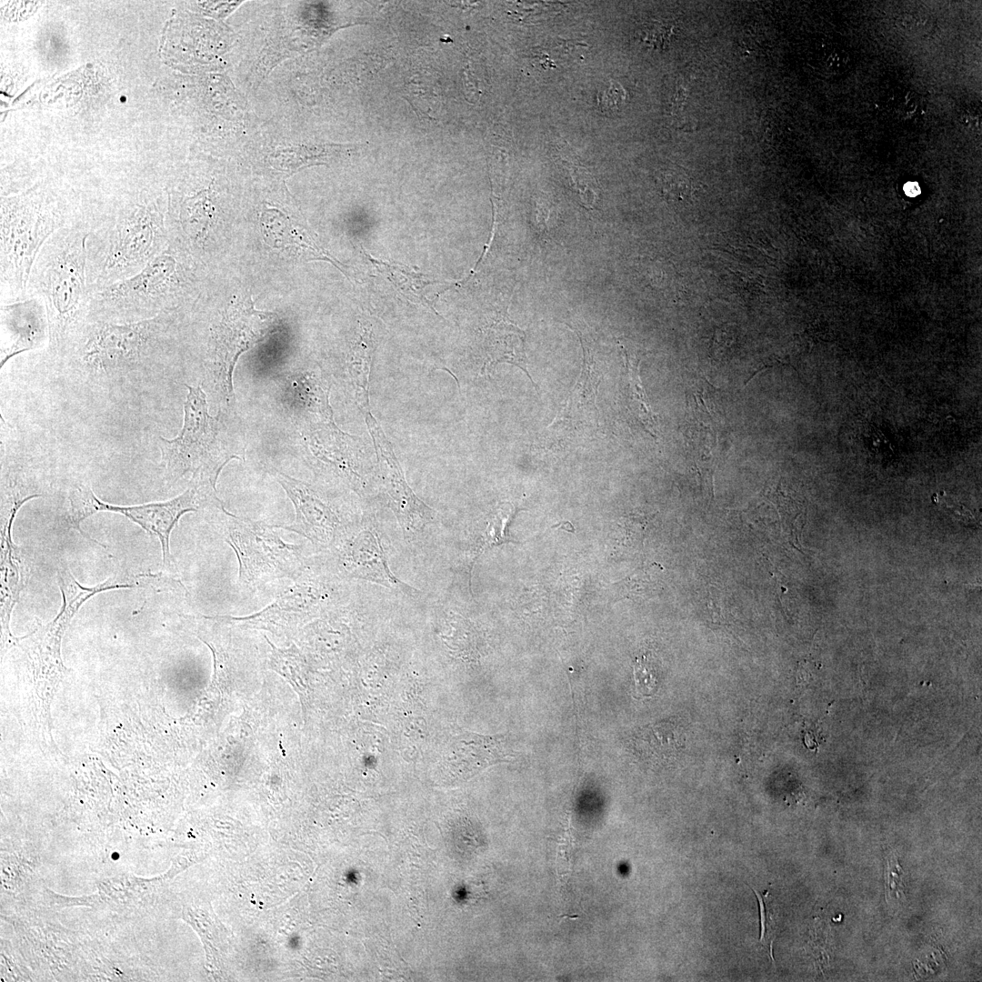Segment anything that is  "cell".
Instances as JSON below:
<instances>
[{
    "label": "cell",
    "mask_w": 982,
    "mask_h": 982,
    "mask_svg": "<svg viewBox=\"0 0 982 982\" xmlns=\"http://www.w3.org/2000/svg\"><path fill=\"white\" fill-rule=\"evenodd\" d=\"M266 639L270 646L266 666L286 678L298 695L302 706H306L308 666L304 655L295 644L286 648H279L267 637Z\"/></svg>",
    "instance_id": "cell-19"
},
{
    "label": "cell",
    "mask_w": 982,
    "mask_h": 982,
    "mask_svg": "<svg viewBox=\"0 0 982 982\" xmlns=\"http://www.w3.org/2000/svg\"><path fill=\"white\" fill-rule=\"evenodd\" d=\"M220 528L238 562V585L259 589L278 579H296L310 565L300 546L282 539L276 526L239 516L220 505Z\"/></svg>",
    "instance_id": "cell-6"
},
{
    "label": "cell",
    "mask_w": 982,
    "mask_h": 982,
    "mask_svg": "<svg viewBox=\"0 0 982 982\" xmlns=\"http://www.w3.org/2000/svg\"><path fill=\"white\" fill-rule=\"evenodd\" d=\"M265 239L275 248L297 251V255L310 259H322L333 263L343 270L323 248L316 245L306 231L293 224L277 210H266L262 216Z\"/></svg>",
    "instance_id": "cell-17"
},
{
    "label": "cell",
    "mask_w": 982,
    "mask_h": 982,
    "mask_svg": "<svg viewBox=\"0 0 982 982\" xmlns=\"http://www.w3.org/2000/svg\"><path fill=\"white\" fill-rule=\"evenodd\" d=\"M49 342L45 306L37 296L1 305V367L15 356Z\"/></svg>",
    "instance_id": "cell-14"
},
{
    "label": "cell",
    "mask_w": 982,
    "mask_h": 982,
    "mask_svg": "<svg viewBox=\"0 0 982 982\" xmlns=\"http://www.w3.org/2000/svg\"><path fill=\"white\" fill-rule=\"evenodd\" d=\"M525 340V332L510 321L502 318L493 322L486 327L484 338L488 365L501 362L513 364L525 371L533 382L526 368Z\"/></svg>",
    "instance_id": "cell-18"
},
{
    "label": "cell",
    "mask_w": 982,
    "mask_h": 982,
    "mask_svg": "<svg viewBox=\"0 0 982 982\" xmlns=\"http://www.w3.org/2000/svg\"><path fill=\"white\" fill-rule=\"evenodd\" d=\"M508 755L503 737L466 732L456 741V749L447 760L451 768L455 767L459 776L466 778Z\"/></svg>",
    "instance_id": "cell-16"
},
{
    "label": "cell",
    "mask_w": 982,
    "mask_h": 982,
    "mask_svg": "<svg viewBox=\"0 0 982 982\" xmlns=\"http://www.w3.org/2000/svg\"><path fill=\"white\" fill-rule=\"evenodd\" d=\"M272 603L246 616H220L232 624L290 634L333 606L340 599L339 588L330 577L318 574L310 566Z\"/></svg>",
    "instance_id": "cell-10"
},
{
    "label": "cell",
    "mask_w": 982,
    "mask_h": 982,
    "mask_svg": "<svg viewBox=\"0 0 982 982\" xmlns=\"http://www.w3.org/2000/svg\"><path fill=\"white\" fill-rule=\"evenodd\" d=\"M904 191L907 196L915 197L920 194L921 189L917 182H907L904 185Z\"/></svg>",
    "instance_id": "cell-27"
},
{
    "label": "cell",
    "mask_w": 982,
    "mask_h": 982,
    "mask_svg": "<svg viewBox=\"0 0 982 982\" xmlns=\"http://www.w3.org/2000/svg\"><path fill=\"white\" fill-rule=\"evenodd\" d=\"M70 509L65 517L68 528L76 529L82 536L95 544L98 541L90 538L80 528V523L97 512L122 514L145 530L158 536L163 555V564L171 566L172 556L169 549L170 534L180 517L204 506H217L222 501L216 496V489L188 486L181 495L157 503L136 506H115L98 499L86 484H78L69 493Z\"/></svg>",
    "instance_id": "cell-7"
},
{
    "label": "cell",
    "mask_w": 982,
    "mask_h": 982,
    "mask_svg": "<svg viewBox=\"0 0 982 982\" xmlns=\"http://www.w3.org/2000/svg\"><path fill=\"white\" fill-rule=\"evenodd\" d=\"M87 236L88 232L81 227L58 229L43 246L28 280L27 290L45 306L49 348L62 358L89 321Z\"/></svg>",
    "instance_id": "cell-1"
},
{
    "label": "cell",
    "mask_w": 982,
    "mask_h": 982,
    "mask_svg": "<svg viewBox=\"0 0 982 982\" xmlns=\"http://www.w3.org/2000/svg\"><path fill=\"white\" fill-rule=\"evenodd\" d=\"M887 109L898 120H913L923 112L921 96L910 89L894 91L887 99Z\"/></svg>",
    "instance_id": "cell-24"
},
{
    "label": "cell",
    "mask_w": 982,
    "mask_h": 982,
    "mask_svg": "<svg viewBox=\"0 0 982 982\" xmlns=\"http://www.w3.org/2000/svg\"><path fill=\"white\" fill-rule=\"evenodd\" d=\"M666 196L676 202H684L689 195V182L685 174L671 173L663 182Z\"/></svg>",
    "instance_id": "cell-26"
},
{
    "label": "cell",
    "mask_w": 982,
    "mask_h": 982,
    "mask_svg": "<svg viewBox=\"0 0 982 982\" xmlns=\"http://www.w3.org/2000/svg\"><path fill=\"white\" fill-rule=\"evenodd\" d=\"M624 357L626 366L625 376V398L626 407L629 412L635 416L646 432L651 436H656L657 429V419L656 414L652 411L648 403L645 390L641 385L638 372V362L634 359L631 360L625 348Z\"/></svg>",
    "instance_id": "cell-21"
},
{
    "label": "cell",
    "mask_w": 982,
    "mask_h": 982,
    "mask_svg": "<svg viewBox=\"0 0 982 982\" xmlns=\"http://www.w3.org/2000/svg\"><path fill=\"white\" fill-rule=\"evenodd\" d=\"M514 513L515 508L510 504H503L494 512L484 534L481 536L476 548L472 550V554L467 561L469 576H471L470 574L475 562L486 549L503 543L515 542L508 536L507 531V526Z\"/></svg>",
    "instance_id": "cell-23"
},
{
    "label": "cell",
    "mask_w": 982,
    "mask_h": 982,
    "mask_svg": "<svg viewBox=\"0 0 982 982\" xmlns=\"http://www.w3.org/2000/svg\"><path fill=\"white\" fill-rule=\"evenodd\" d=\"M372 355L373 342L371 333L363 329L357 341L352 347L348 369L355 387L356 401L364 413L369 411L368 383Z\"/></svg>",
    "instance_id": "cell-22"
},
{
    "label": "cell",
    "mask_w": 982,
    "mask_h": 982,
    "mask_svg": "<svg viewBox=\"0 0 982 982\" xmlns=\"http://www.w3.org/2000/svg\"><path fill=\"white\" fill-rule=\"evenodd\" d=\"M64 226V217L42 203L25 197L2 202V304L27 297L28 280L39 252L48 238Z\"/></svg>",
    "instance_id": "cell-5"
},
{
    "label": "cell",
    "mask_w": 982,
    "mask_h": 982,
    "mask_svg": "<svg viewBox=\"0 0 982 982\" xmlns=\"http://www.w3.org/2000/svg\"><path fill=\"white\" fill-rule=\"evenodd\" d=\"M364 252L377 271L389 279L403 296L413 302L420 303L434 310V307L430 305L429 300L426 296L425 289L426 286L435 284V281L430 280L427 276L416 273L407 266L384 262L372 257V256L368 255L366 251Z\"/></svg>",
    "instance_id": "cell-20"
},
{
    "label": "cell",
    "mask_w": 982,
    "mask_h": 982,
    "mask_svg": "<svg viewBox=\"0 0 982 982\" xmlns=\"http://www.w3.org/2000/svg\"><path fill=\"white\" fill-rule=\"evenodd\" d=\"M284 401L306 425L331 421L327 391L314 373L303 372L289 376L284 384Z\"/></svg>",
    "instance_id": "cell-15"
},
{
    "label": "cell",
    "mask_w": 982,
    "mask_h": 982,
    "mask_svg": "<svg viewBox=\"0 0 982 982\" xmlns=\"http://www.w3.org/2000/svg\"><path fill=\"white\" fill-rule=\"evenodd\" d=\"M163 221L154 205H137L88 232L86 277L91 294L140 272L158 255Z\"/></svg>",
    "instance_id": "cell-3"
},
{
    "label": "cell",
    "mask_w": 982,
    "mask_h": 982,
    "mask_svg": "<svg viewBox=\"0 0 982 982\" xmlns=\"http://www.w3.org/2000/svg\"><path fill=\"white\" fill-rule=\"evenodd\" d=\"M597 105L604 112H617L626 102V91L616 82L611 80L607 87L600 90L596 96Z\"/></svg>",
    "instance_id": "cell-25"
},
{
    "label": "cell",
    "mask_w": 982,
    "mask_h": 982,
    "mask_svg": "<svg viewBox=\"0 0 982 982\" xmlns=\"http://www.w3.org/2000/svg\"><path fill=\"white\" fill-rule=\"evenodd\" d=\"M366 422L376 446L383 485L399 526L406 536L419 534L433 521L435 511L421 501L405 480L391 446L371 415L365 414Z\"/></svg>",
    "instance_id": "cell-13"
},
{
    "label": "cell",
    "mask_w": 982,
    "mask_h": 982,
    "mask_svg": "<svg viewBox=\"0 0 982 982\" xmlns=\"http://www.w3.org/2000/svg\"><path fill=\"white\" fill-rule=\"evenodd\" d=\"M269 473L286 491L295 507V521L276 526L308 539L319 548L335 546L348 531L331 504L311 485L277 469Z\"/></svg>",
    "instance_id": "cell-11"
},
{
    "label": "cell",
    "mask_w": 982,
    "mask_h": 982,
    "mask_svg": "<svg viewBox=\"0 0 982 982\" xmlns=\"http://www.w3.org/2000/svg\"><path fill=\"white\" fill-rule=\"evenodd\" d=\"M170 316L160 313L132 322L88 321L69 353L85 375L113 382L143 370L151 359Z\"/></svg>",
    "instance_id": "cell-4"
},
{
    "label": "cell",
    "mask_w": 982,
    "mask_h": 982,
    "mask_svg": "<svg viewBox=\"0 0 982 982\" xmlns=\"http://www.w3.org/2000/svg\"><path fill=\"white\" fill-rule=\"evenodd\" d=\"M177 285L176 261L163 253L133 276L93 294L88 320L132 322L151 318L158 302Z\"/></svg>",
    "instance_id": "cell-9"
},
{
    "label": "cell",
    "mask_w": 982,
    "mask_h": 982,
    "mask_svg": "<svg viewBox=\"0 0 982 982\" xmlns=\"http://www.w3.org/2000/svg\"><path fill=\"white\" fill-rule=\"evenodd\" d=\"M188 389L184 404V422L171 439L158 437L165 479L173 486L187 477L189 486L216 489L223 468L245 456L237 429L229 426L227 413L211 416L206 395L200 386Z\"/></svg>",
    "instance_id": "cell-2"
},
{
    "label": "cell",
    "mask_w": 982,
    "mask_h": 982,
    "mask_svg": "<svg viewBox=\"0 0 982 982\" xmlns=\"http://www.w3.org/2000/svg\"><path fill=\"white\" fill-rule=\"evenodd\" d=\"M275 316L254 308L253 302L232 304L212 329L205 367L214 396L229 412L235 404L233 373L242 353L264 337L273 327Z\"/></svg>",
    "instance_id": "cell-8"
},
{
    "label": "cell",
    "mask_w": 982,
    "mask_h": 982,
    "mask_svg": "<svg viewBox=\"0 0 982 982\" xmlns=\"http://www.w3.org/2000/svg\"><path fill=\"white\" fill-rule=\"evenodd\" d=\"M335 547L337 566L347 576L373 582L411 596L419 593L390 570L376 527L348 530Z\"/></svg>",
    "instance_id": "cell-12"
}]
</instances>
